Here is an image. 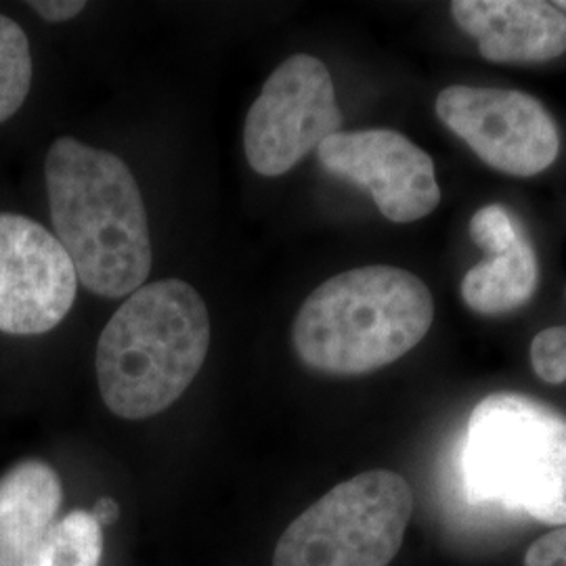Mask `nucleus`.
I'll use <instances>...</instances> for the list:
<instances>
[{"mask_svg":"<svg viewBox=\"0 0 566 566\" xmlns=\"http://www.w3.org/2000/svg\"><path fill=\"white\" fill-rule=\"evenodd\" d=\"M537 287L535 250L523 235L510 250L472 266L462 280L464 303L481 315H502L528 303Z\"/></svg>","mask_w":566,"mask_h":566,"instance_id":"12","label":"nucleus"},{"mask_svg":"<svg viewBox=\"0 0 566 566\" xmlns=\"http://www.w3.org/2000/svg\"><path fill=\"white\" fill-rule=\"evenodd\" d=\"M462 472L472 504L566 526L565 416L525 395H489L468 420Z\"/></svg>","mask_w":566,"mask_h":566,"instance_id":"4","label":"nucleus"},{"mask_svg":"<svg viewBox=\"0 0 566 566\" xmlns=\"http://www.w3.org/2000/svg\"><path fill=\"white\" fill-rule=\"evenodd\" d=\"M210 348V315L200 292L170 277L145 283L103 327L95 369L105 407L147 420L181 399Z\"/></svg>","mask_w":566,"mask_h":566,"instance_id":"2","label":"nucleus"},{"mask_svg":"<svg viewBox=\"0 0 566 566\" xmlns=\"http://www.w3.org/2000/svg\"><path fill=\"white\" fill-rule=\"evenodd\" d=\"M30 9H34L42 20L49 23L74 20L86 9V2L82 0H32L28 2Z\"/></svg>","mask_w":566,"mask_h":566,"instance_id":"18","label":"nucleus"},{"mask_svg":"<svg viewBox=\"0 0 566 566\" xmlns=\"http://www.w3.org/2000/svg\"><path fill=\"white\" fill-rule=\"evenodd\" d=\"M78 275L60 240L42 224L0 212V332L46 334L76 303Z\"/></svg>","mask_w":566,"mask_h":566,"instance_id":"8","label":"nucleus"},{"mask_svg":"<svg viewBox=\"0 0 566 566\" xmlns=\"http://www.w3.org/2000/svg\"><path fill=\"white\" fill-rule=\"evenodd\" d=\"M60 474L41 460L13 465L0 479V566H21L57 523Z\"/></svg>","mask_w":566,"mask_h":566,"instance_id":"11","label":"nucleus"},{"mask_svg":"<svg viewBox=\"0 0 566 566\" xmlns=\"http://www.w3.org/2000/svg\"><path fill=\"white\" fill-rule=\"evenodd\" d=\"M525 566H566V526L549 531L528 547Z\"/></svg>","mask_w":566,"mask_h":566,"instance_id":"17","label":"nucleus"},{"mask_svg":"<svg viewBox=\"0 0 566 566\" xmlns=\"http://www.w3.org/2000/svg\"><path fill=\"white\" fill-rule=\"evenodd\" d=\"M470 238L481 245L491 256L510 250L514 243L526 235L525 229L514 221L504 206H485L474 212L470 219Z\"/></svg>","mask_w":566,"mask_h":566,"instance_id":"15","label":"nucleus"},{"mask_svg":"<svg viewBox=\"0 0 566 566\" xmlns=\"http://www.w3.org/2000/svg\"><path fill=\"white\" fill-rule=\"evenodd\" d=\"M531 365L547 385L566 382V327L556 325L539 332L531 343Z\"/></svg>","mask_w":566,"mask_h":566,"instance_id":"16","label":"nucleus"},{"mask_svg":"<svg viewBox=\"0 0 566 566\" xmlns=\"http://www.w3.org/2000/svg\"><path fill=\"white\" fill-rule=\"evenodd\" d=\"M556 7H558V9H560V11H563V13H566V0H563V2H558V4H556Z\"/></svg>","mask_w":566,"mask_h":566,"instance_id":"20","label":"nucleus"},{"mask_svg":"<svg viewBox=\"0 0 566 566\" xmlns=\"http://www.w3.org/2000/svg\"><path fill=\"white\" fill-rule=\"evenodd\" d=\"M32 86L30 42L18 21L0 15V124L13 118Z\"/></svg>","mask_w":566,"mask_h":566,"instance_id":"14","label":"nucleus"},{"mask_svg":"<svg viewBox=\"0 0 566 566\" xmlns=\"http://www.w3.org/2000/svg\"><path fill=\"white\" fill-rule=\"evenodd\" d=\"M55 238L78 282L103 298L137 292L151 273L142 189L118 156L61 137L44 160Z\"/></svg>","mask_w":566,"mask_h":566,"instance_id":"1","label":"nucleus"},{"mask_svg":"<svg viewBox=\"0 0 566 566\" xmlns=\"http://www.w3.org/2000/svg\"><path fill=\"white\" fill-rule=\"evenodd\" d=\"M317 158L332 175L365 187L392 223L420 221L441 203L432 158L397 130H340L317 147Z\"/></svg>","mask_w":566,"mask_h":566,"instance_id":"9","label":"nucleus"},{"mask_svg":"<svg viewBox=\"0 0 566 566\" xmlns=\"http://www.w3.org/2000/svg\"><path fill=\"white\" fill-rule=\"evenodd\" d=\"M451 15L493 63H542L566 51V13L542 0H455Z\"/></svg>","mask_w":566,"mask_h":566,"instance_id":"10","label":"nucleus"},{"mask_svg":"<svg viewBox=\"0 0 566 566\" xmlns=\"http://www.w3.org/2000/svg\"><path fill=\"white\" fill-rule=\"evenodd\" d=\"M434 109L483 163L512 177H535L560 154L556 122L523 91L449 86Z\"/></svg>","mask_w":566,"mask_h":566,"instance_id":"7","label":"nucleus"},{"mask_svg":"<svg viewBox=\"0 0 566 566\" xmlns=\"http://www.w3.org/2000/svg\"><path fill=\"white\" fill-rule=\"evenodd\" d=\"M411 514L413 491L401 474H357L283 531L273 566H388L403 546Z\"/></svg>","mask_w":566,"mask_h":566,"instance_id":"5","label":"nucleus"},{"mask_svg":"<svg viewBox=\"0 0 566 566\" xmlns=\"http://www.w3.org/2000/svg\"><path fill=\"white\" fill-rule=\"evenodd\" d=\"M343 130V112L325 63L292 55L266 78L248 109L243 151L261 177H282Z\"/></svg>","mask_w":566,"mask_h":566,"instance_id":"6","label":"nucleus"},{"mask_svg":"<svg viewBox=\"0 0 566 566\" xmlns=\"http://www.w3.org/2000/svg\"><path fill=\"white\" fill-rule=\"evenodd\" d=\"M432 319L434 301L418 275L369 264L334 275L308 294L292 343L315 371L359 376L399 361L424 340Z\"/></svg>","mask_w":566,"mask_h":566,"instance_id":"3","label":"nucleus"},{"mask_svg":"<svg viewBox=\"0 0 566 566\" xmlns=\"http://www.w3.org/2000/svg\"><path fill=\"white\" fill-rule=\"evenodd\" d=\"M91 514L95 516V521H97L103 528V526L114 525V523L118 521L120 506H118L112 497H103V500H99V502L95 504Z\"/></svg>","mask_w":566,"mask_h":566,"instance_id":"19","label":"nucleus"},{"mask_svg":"<svg viewBox=\"0 0 566 566\" xmlns=\"http://www.w3.org/2000/svg\"><path fill=\"white\" fill-rule=\"evenodd\" d=\"M102 554V525L91 512L74 510L55 523L21 566H99Z\"/></svg>","mask_w":566,"mask_h":566,"instance_id":"13","label":"nucleus"}]
</instances>
